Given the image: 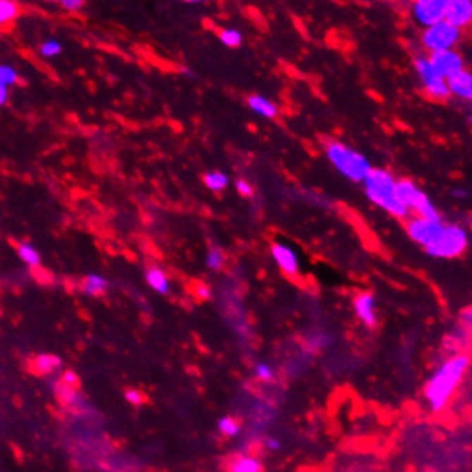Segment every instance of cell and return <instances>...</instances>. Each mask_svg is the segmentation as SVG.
<instances>
[{"label": "cell", "instance_id": "6da1fadb", "mask_svg": "<svg viewBox=\"0 0 472 472\" xmlns=\"http://www.w3.org/2000/svg\"><path fill=\"white\" fill-rule=\"evenodd\" d=\"M469 364L471 359L467 354H457L436 368L424 387V399L433 412H440L447 407L448 400L462 383Z\"/></svg>", "mask_w": 472, "mask_h": 472}, {"label": "cell", "instance_id": "7a4b0ae2", "mask_svg": "<svg viewBox=\"0 0 472 472\" xmlns=\"http://www.w3.org/2000/svg\"><path fill=\"white\" fill-rule=\"evenodd\" d=\"M363 184L368 199L373 204H376L378 208H381V210H385L392 216H397V218H407L411 215V211L400 203L395 191L397 179L388 170L371 168V172L363 180Z\"/></svg>", "mask_w": 472, "mask_h": 472}, {"label": "cell", "instance_id": "3957f363", "mask_svg": "<svg viewBox=\"0 0 472 472\" xmlns=\"http://www.w3.org/2000/svg\"><path fill=\"white\" fill-rule=\"evenodd\" d=\"M325 155L328 162L352 182H363L373 168L363 153L340 141H330L325 147Z\"/></svg>", "mask_w": 472, "mask_h": 472}, {"label": "cell", "instance_id": "277c9868", "mask_svg": "<svg viewBox=\"0 0 472 472\" xmlns=\"http://www.w3.org/2000/svg\"><path fill=\"white\" fill-rule=\"evenodd\" d=\"M467 244H469V234H467V230L464 227L452 223V225L443 227L442 235L431 246L424 247V251L431 258L452 259L464 254V251L467 249Z\"/></svg>", "mask_w": 472, "mask_h": 472}, {"label": "cell", "instance_id": "5b68a950", "mask_svg": "<svg viewBox=\"0 0 472 472\" xmlns=\"http://www.w3.org/2000/svg\"><path fill=\"white\" fill-rule=\"evenodd\" d=\"M395 191L400 203H402L409 211H414L419 218L442 220L438 215V210H436V206L433 204L431 199L428 198L426 192L421 191L412 180L409 179L397 180Z\"/></svg>", "mask_w": 472, "mask_h": 472}, {"label": "cell", "instance_id": "8992f818", "mask_svg": "<svg viewBox=\"0 0 472 472\" xmlns=\"http://www.w3.org/2000/svg\"><path fill=\"white\" fill-rule=\"evenodd\" d=\"M460 38H462V31L459 27L452 26L447 21H442L438 25L424 30L423 45L431 54L445 52V50H454V46L460 42Z\"/></svg>", "mask_w": 472, "mask_h": 472}, {"label": "cell", "instance_id": "52a82bcc", "mask_svg": "<svg viewBox=\"0 0 472 472\" xmlns=\"http://www.w3.org/2000/svg\"><path fill=\"white\" fill-rule=\"evenodd\" d=\"M414 68L418 70V76L421 82H423L424 89H426L433 98H436V100H445V98L450 97L447 81L440 76L438 70H436L435 66L431 64L430 57H426V55H418V57L414 58Z\"/></svg>", "mask_w": 472, "mask_h": 472}, {"label": "cell", "instance_id": "ba28073f", "mask_svg": "<svg viewBox=\"0 0 472 472\" xmlns=\"http://www.w3.org/2000/svg\"><path fill=\"white\" fill-rule=\"evenodd\" d=\"M445 223L442 220H426V218H411L407 223V234L414 242L421 244L423 247L431 246L436 239L442 235Z\"/></svg>", "mask_w": 472, "mask_h": 472}, {"label": "cell", "instance_id": "9c48e42d", "mask_svg": "<svg viewBox=\"0 0 472 472\" xmlns=\"http://www.w3.org/2000/svg\"><path fill=\"white\" fill-rule=\"evenodd\" d=\"M447 0H418L412 6V15L423 27H430L445 21Z\"/></svg>", "mask_w": 472, "mask_h": 472}, {"label": "cell", "instance_id": "30bf717a", "mask_svg": "<svg viewBox=\"0 0 472 472\" xmlns=\"http://www.w3.org/2000/svg\"><path fill=\"white\" fill-rule=\"evenodd\" d=\"M431 64L435 66V69L438 70L440 76L443 80L448 81L452 77H455L457 74L466 70V64H464L462 55L455 50H445V52H436L430 55Z\"/></svg>", "mask_w": 472, "mask_h": 472}, {"label": "cell", "instance_id": "8fae6325", "mask_svg": "<svg viewBox=\"0 0 472 472\" xmlns=\"http://www.w3.org/2000/svg\"><path fill=\"white\" fill-rule=\"evenodd\" d=\"M271 256H273L275 263H277L278 268L283 273L289 275V277H297L299 268H301V261H299V254L296 253L294 247H290L289 244L275 242L271 246Z\"/></svg>", "mask_w": 472, "mask_h": 472}, {"label": "cell", "instance_id": "7c38bea8", "mask_svg": "<svg viewBox=\"0 0 472 472\" xmlns=\"http://www.w3.org/2000/svg\"><path fill=\"white\" fill-rule=\"evenodd\" d=\"M445 21L452 26L462 30L472 21V2L471 0H447Z\"/></svg>", "mask_w": 472, "mask_h": 472}, {"label": "cell", "instance_id": "4fadbf2b", "mask_svg": "<svg viewBox=\"0 0 472 472\" xmlns=\"http://www.w3.org/2000/svg\"><path fill=\"white\" fill-rule=\"evenodd\" d=\"M354 311H356V316L359 318L368 328H375L378 323L376 318V301L375 296L371 292H363L357 294L354 297Z\"/></svg>", "mask_w": 472, "mask_h": 472}, {"label": "cell", "instance_id": "5bb4252c", "mask_svg": "<svg viewBox=\"0 0 472 472\" xmlns=\"http://www.w3.org/2000/svg\"><path fill=\"white\" fill-rule=\"evenodd\" d=\"M447 85H448V92H450V94H454V97L460 98V100L471 101V98H472V76H471V73L464 70V73H460L455 77H452V80H448Z\"/></svg>", "mask_w": 472, "mask_h": 472}, {"label": "cell", "instance_id": "9a60e30c", "mask_svg": "<svg viewBox=\"0 0 472 472\" xmlns=\"http://www.w3.org/2000/svg\"><path fill=\"white\" fill-rule=\"evenodd\" d=\"M247 105H249V108L253 110L254 113L265 117V119H275L278 113L277 105H275L270 98L261 97V94H251V97L247 98Z\"/></svg>", "mask_w": 472, "mask_h": 472}, {"label": "cell", "instance_id": "2e32d148", "mask_svg": "<svg viewBox=\"0 0 472 472\" xmlns=\"http://www.w3.org/2000/svg\"><path fill=\"white\" fill-rule=\"evenodd\" d=\"M107 289H108V280L98 273L88 275L81 283L82 294H86V296L89 297L104 296V294L107 292Z\"/></svg>", "mask_w": 472, "mask_h": 472}, {"label": "cell", "instance_id": "e0dca14e", "mask_svg": "<svg viewBox=\"0 0 472 472\" xmlns=\"http://www.w3.org/2000/svg\"><path fill=\"white\" fill-rule=\"evenodd\" d=\"M147 282L155 292L163 294V296L170 292V280H168V277L165 275V271H162L160 268H155V266H153V268H148Z\"/></svg>", "mask_w": 472, "mask_h": 472}, {"label": "cell", "instance_id": "ac0fdd59", "mask_svg": "<svg viewBox=\"0 0 472 472\" xmlns=\"http://www.w3.org/2000/svg\"><path fill=\"white\" fill-rule=\"evenodd\" d=\"M33 366H35V371L38 373V375H52V373L57 371V369H61L62 366V361L61 357L54 356V354H42V356H38L37 359L33 361Z\"/></svg>", "mask_w": 472, "mask_h": 472}, {"label": "cell", "instance_id": "d6986e66", "mask_svg": "<svg viewBox=\"0 0 472 472\" xmlns=\"http://www.w3.org/2000/svg\"><path fill=\"white\" fill-rule=\"evenodd\" d=\"M15 251H18V256L26 263L27 266H33V268H38L40 266V253L35 249V246H31L30 242H15Z\"/></svg>", "mask_w": 472, "mask_h": 472}, {"label": "cell", "instance_id": "ffe728a7", "mask_svg": "<svg viewBox=\"0 0 472 472\" xmlns=\"http://www.w3.org/2000/svg\"><path fill=\"white\" fill-rule=\"evenodd\" d=\"M263 464L258 457L253 455H244V457L235 459L230 466V472H261Z\"/></svg>", "mask_w": 472, "mask_h": 472}, {"label": "cell", "instance_id": "44dd1931", "mask_svg": "<svg viewBox=\"0 0 472 472\" xmlns=\"http://www.w3.org/2000/svg\"><path fill=\"white\" fill-rule=\"evenodd\" d=\"M216 428H218V431L222 433L223 436H227V438H237V436L242 433L241 424H239L234 418H229V416L216 421Z\"/></svg>", "mask_w": 472, "mask_h": 472}, {"label": "cell", "instance_id": "7402d4cb", "mask_svg": "<svg viewBox=\"0 0 472 472\" xmlns=\"http://www.w3.org/2000/svg\"><path fill=\"white\" fill-rule=\"evenodd\" d=\"M19 15L18 2L13 0H0V26L9 25Z\"/></svg>", "mask_w": 472, "mask_h": 472}, {"label": "cell", "instance_id": "603a6c76", "mask_svg": "<svg viewBox=\"0 0 472 472\" xmlns=\"http://www.w3.org/2000/svg\"><path fill=\"white\" fill-rule=\"evenodd\" d=\"M204 184H206L208 189L211 191H223L227 186H229V177H227L223 172H208L206 175L203 177Z\"/></svg>", "mask_w": 472, "mask_h": 472}, {"label": "cell", "instance_id": "cb8c5ba5", "mask_svg": "<svg viewBox=\"0 0 472 472\" xmlns=\"http://www.w3.org/2000/svg\"><path fill=\"white\" fill-rule=\"evenodd\" d=\"M218 37L220 42L225 46H229V49H237L242 43V33L239 30H235V27H225V30L220 31Z\"/></svg>", "mask_w": 472, "mask_h": 472}, {"label": "cell", "instance_id": "d4e9b609", "mask_svg": "<svg viewBox=\"0 0 472 472\" xmlns=\"http://www.w3.org/2000/svg\"><path fill=\"white\" fill-rule=\"evenodd\" d=\"M225 253H223L222 249H218V247H213V249L208 251L206 254V266L210 270L213 271H218L223 268V265H225Z\"/></svg>", "mask_w": 472, "mask_h": 472}, {"label": "cell", "instance_id": "484cf974", "mask_svg": "<svg viewBox=\"0 0 472 472\" xmlns=\"http://www.w3.org/2000/svg\"><path fill=\"white\" fill-rule=\"evenodd\" d=\"M40 54L45 58H54L62 54V45L57 40H45L40 45Z\"/></svg>", "mask_w": 472, "mask_h": 472}, {"label": "cell", "instance_id": "4316f807", "mask_svg": "<svg viewBox=\"0 0 472 472\" xmlns=\"http://www.w3.org/2000/svg\"><path fill=\"white\" fill-rule=\"evenodd\" d=\"M0 82H4L7 86L15 85L18 82V73H15V69L7 64H0Z\"/></svg>", "mask_w": 472, "mask_h": 472}, {"label": "cell", "instance_id": "83f0119b", "mask_svg": "<svg viewBox=\"0 0 472 472\" xmlns=\"http://www.w3.org/2000/svg\"><path fill=\"white\" fill-rule=\"evenodd\" d=\"M254 375L261 381H271L275 376V371L268 363H258L254 366Z\"/></svg>", "mask_w": 472, "mask_h": 472}, {"label": "cell", "instance_id": "f1b7e54d", "mask_svg": "<svg viewBox=\"0 0 472 472\" xmlns=\"http://www.w3.org/2000/svg\"><path fill=\"white\" fill-rule=\"evenodd\" d=\"M61 6L64 7L66 11L74 13V11H80L81 7L85 6V2H82V0H61Z\"/></svg>", "mask_w": 472, "mask_h": 472}, {"label": "cell", "instance_id": "f546056e", "mask_svg": "<svg viewBox=\"0 0 472 472\" xmlns=\"http://www.w3.org/2000/svg\"><path fill=\"white\" fill-rule=\"evenodd\" d=\"M235 187H237L239 194H242V196H251V194H253V186H251V184L247 182V180L239 179L237 184H235Z\"/></svg>", "mask_w": 472, "mask_h": 472}, {"label": "cell", "instance_id": "4dcf8cb0", "mask_svg": "<svg viewBox=\"0 0 472 472\" xmlns=\"http://www.w3.org/2000/svg\"><path fill=\"white\" fill-rule=\"evenodd\" d=\"M124 397H125V400H128L129 404H132V405H139L141 402H143V397H141V393L137 392V390H128L124 393Z\"/></svg>", "mask_w": 472, "mask_h": 472}, {"label": "cell", "instance_id": "1f68e13d", "mask_svg": "<svg viewBox=\"0 0 472 472\" xmlns=\"http://www.w3.org/2000/svg\"><path fill=\"white\" fill-rule=\"evenodd\" d=\"M265 447L268 448L270 452H278L282 448V443H280V440H278V438H266Z\"/></svg>", "mask_w": 472, "mask_h": 472}, {"label": "cell", "instance_id": "d6a6232c", "mask_svg": "<svg viewBox=\"0 0 472 472\" xmlns=\"http://www.w3.org/2000/svg\"><path fill=\"white\" fill-rule=\"evenodd\" d=\"M7 100H9V86L4 85V82H0V107H2V105H6Z\"/></svg>", "mask_w": 472, "mask_h": 472}, {"label": "cell", "instance_id": "836d02e7", "mask_svg": "<svg viewBox=\"0 0 472 472\" xmlns=\"http://www.w3.org/2000/svg\"><path fill=\"white\" fill-rule=\"evenodd\" d=\"M452 196H454V198H467V196H469V192H467L466 189H462V187H455L454 191H452Z\"/></svg>", "mask_w": 472, "mask_h": 472}, {"label": "cell", "instance_id": "e575fe53", "mask_svg": "<svg viewBox=\"0 0 472 472\" xmlns=\"http://www.w3.org/2000/svg\"><path fill=\"white\" fill-rule=\"evenodd\" d=\"M199 294H201L203 299H208L210 297V289H208V287H203V289L199 290Z\"/></svg>", "mask_w": 472, "mask_h": 472}]
</instances>
